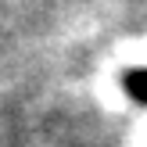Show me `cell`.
Listing matches in <instances>:
<instances>
[{"instance_id": "1", "label": "cell", "mask_w": 147, "mask_h": 147, "mask_svg": "<svg viewBox=\"0 0 147 147\" xmlns=\"http://www.w3.org/2000/svg\"><path fill=\"white\" fill-rule=\"evenodd\" d=\"M122 86H126L129 97H136V100H144V104H147V68L126 72V76H122Z\"/></svg>"}]
</instances>
